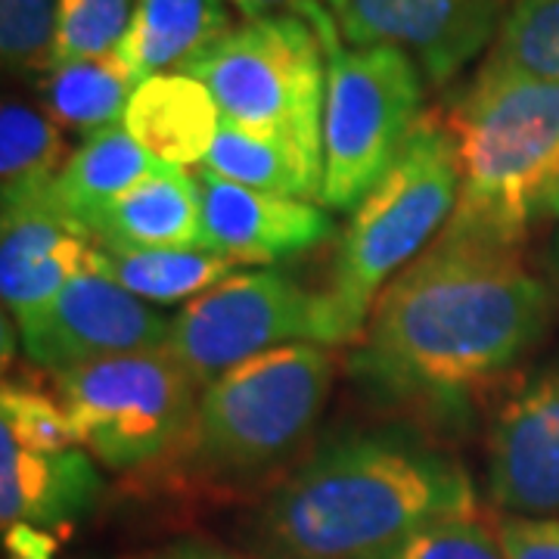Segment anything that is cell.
<instances>
[{"mask_svg":"<svg viewBox=\"0 0 559 559\" xmlns=\"http://www.w3.org/2000/svg\"><path fill=\"white\" fill-rule=\"evenodd\" d=\"M554 296L522 246L441 230L380 293L352 370L385 401L463 411L544 340Z\"/></svg>","mask_w":559,"mask_h":559,"instance_id":"6da1fadb","label":"cell"},{"mask_svg":"<svg viewBox=\"0 0 559 559\" xmlns=\"http://www.w3.org/2000/svg\"><path fill=\"white\" fill-rule=\"evenodd\" d=\"M473 479L407 429H358L323 441L246 525L255 559H382L441 516H473Z\"/></svg>","mask_w":559,"mask_h":559,"instance_id":"7a4b0ae2","label":"cell"},{"mask_svg":"<svg viewBox=\"0 0 559 559\" xmlns=\"http://www.w3.org/2000/svg\"><path fill=\"white\" fill-rule=\"evenodd\" d=\"M460 197L444 230L522 246L559 175V81L481 66L448 106Z\"/></svg>","mask_w":559,"mask_h":559,"instance_id":"3957f363","label":"cell"},{"mask_svg":"<svg viewBox=\"0 0 559 559\" xmlns=\"http://www.w3.org/2000/svg\"><path fill=\"white\" fill-rule=\"evenodd\" d=\"M457 197L454 138L444 119L423 116L342 230L323 289L340 345L358 340L382 289L439 240Z\"/></svg>","mask_w":559,"mask_h":559,"instance_id":"277c9868","label":"cell"},{"mask_svg":"<svg viewBox=\"0 0 559 559\" xmlns=\"http://www.w3.org/2000/svg\"><path fill=\"white\" fill-rule=\"evenodd\" d=\"M333 385L326 345H283L202 389L190 432L168 460L200 481L259 479L311 439Z\"/></svg>","mask_w":559,"mask_h":559,"instance_id":"5b68a950","label":"cell"},{"mask_svg":"<svg viewBox=\"0 0 559 559\" xmlns=\"http://www.w3.org/2000/svg\"><path fill=\"white\" fill-rule=\"evenodd\" d=\"M326 44L296 13L246 20L187 69L218 103L221 116L249 131L293 140L323 159Z\"/></svg>","mask_w":559,"mask_h":559,"instance_id":"8992f818","label":"cell"},{"mask_svg":"<svg viewBox=\"0 0 559 559\" xmlns=\"http://www.w3.org/2000/svg\"><path fill=\"white\" fill-rule=\"evenodd\" d=\"M53 380L81 444L119 473L175 457L202 395L197 377L165 345L91 360Z\"/></svg>","mask_w":559,"mask_h":559,"instance_id":"52a82bcc","label":"cell"},{"mask_svg":"<svg viewBox=\"0 0 559 559\" xmlns=\"http://www.w3.org/2000/svg\"><path fill=\"white\" fill-rule=\"evenodd\" d=\"M426 79L389 44L333 47L326 57L323 190L326 209H355L423 119Z\"/></svg>","mask_w":559,"mask_h":559,"instance_id":"ba28073f","label":"cell"},{"mask_svg":"<svg viewBox=\"0 0 559 559\" xmlns=\"http://www.w3.org/2000/svg\"><path fill=\"white\" fill-rule=\"evenodd\" d=\"M299 342L340 345L323 293L283 271H246L187 301L165 348L205 389L242 360Z\"/></svg>","mask_w":559,"mask_h":559,"instance_id":"9c48e42d","label":"cell"},{"mask_svg":"<svg viewBox=\"0 0 559 559\" xmlns=\"http://www.w3.org/2000/svg\"><path fill=\"white\" fill-rule=\"evenodd\" d=\"M16 326L28 360L50 373L159 348L171 336V320L100 271L66 283L47 305L16 320Z\"/></svg>","mask_w":559,"mask_h":559,"instance_id":"30bf717a","label":"cell"},{"mask_svg":"<svg viewBox=\"0 0 559 559\" xmlns=\"http://www.w3.org/2000/svg\"><path fill=\"white\" fill-rule=\"evenodd\" d=\"M516 0H340V28L352 47L389 44L441 87L495 44Z\"/></svg>","mask_w":559,"mask_h":559,"instance_id":"8fae6325","label":"cell"},{"mask_svg":"<svg viewBox=\"0 0 559 559\" xmlns=\"http://www.w3.org/2000/svg\"><path fill=\"white\" fill-rule=\"evenodd\" d=\"M488 498L507 516L559 520V358L500 404L488 436Z\"/></svg>","mask_w":559,"mask_h":559,"instance_id":"7c38bea8","label":"cell"},{"mask_svg":"<svg viewBox=\"0 0 559 559\" xmlns=\"http://www.w3.org/2000/svg\"><path fill=\"white\" fill-rule=\"evenodd\" d=\"M100 271L97 242L60 200L53 183L3 200L0 293L20 320L53 299L66 283Z\"/></svg>","mask_w":559,"mask_h":559,"instance_id":"4fadbf2b","label":"cell"},{"mask_svg":"<svg viewBox=\"0 0 559 559\" xmlns=\"http://www.w3.org/2000/svg\"><path fill=\"white\" fill-rule=\"evenodd\" d=\"M202 246L234 264H274L311 252L336 234L314 202L249 190L200 168Z\"/></svg>","mask_w":559,"mask_h":559,"instance_id":"5bb4252c","label":"cell"},{"mask_svg":"<svg viewBox=\"0 0 559 559\" xmlns=\"http://www.w3.org/2000/svg\"><path fill=\"white\" fill-rule=\"evenodd\" d=\"M100 473L81 448L38 451L0 436V520L10 525L62 528L97 507Z\"/></svg>","mask_w":559,"mask_h":559,"instance_id":"9a60e30c","label":"cell"},{"mask_svg":"<svg viewBox=\"0 0 559 559\" xmlns=\"http://www.w3.org/2000/svg\"><path fill=\"white\" fill-rule=\"evenodd\" d=\"M121 121L156 159L187 168L205 162L224 116L200 79L187 72H165L140 81Z\"/></svg>","mask_w":559,"mask_h":559,"instance_id":"2e32d148","label":"cell"},{"mask_svg":"<svg viewBox=\"0 0 559 559\" xmlns=\"http://www.w3.org/2000/svg\"><path fill=\"white\" fill-rule=\"evenodd\" d=\"M84 230L97 246H202L200 178L168 165L119 200L91 212Z\"/></svg>","mask_w":559,"mask_h":559,"instance_id":"e0dca14e","label":"cell"},{"mask_svg":"<svg viewBox=\"0 0 559 559\" xmlns=\"http://www.w3.org/2000/svg\"><path fill=\"white\" fill-rule=\"evenodd\" d=\"M230 32L224 0H134V16L119 44L121 62L138 81L187 72Z\"/></svg>","mask_w":559,"mask_h":559,"instance_id":"ac0fdd59","label":"cell"},{"mask_svg":"<svg viewBox=\"0 0 559 559\" xmlns=\"http://www.w3.org/2000/svg\"><path fill=\"white\" fill-rule=\"evenodd\" d=\"M200 168L274 197L320 200L323 190V159L305 153L293 140L249 131L227 119L221 121L218 138Z\"/></svg>","mask_w":559,"mask_h":559,"instance_id":"d6986e66","label":"cell"},{"mask_svg":"<svg viewBox=\"0 0 559 559\" xmlns=\"http://www.w3.org/2000/svg\"><path fill=\"white\" fill-rule=\"evenodd\" d=\"M165 168L168 165L156 159L150 150H143L124 128V121H119L84 138V143L62 165L53 190L57 200L84 224L91 212L119 200L140 180L153 178Z\"/></svg>","mask_w":559,"mask_h":559,"instance_id":"ffe728a7","label":"cell"},{"mask_svg":"<svg viewBox=\"0 0 559 559\" xmlns=\"http://www.w3.org/2000/svg\"><path fill=\"white\" fill-rule=\"evenodd\" d=\"M138 84L119 53L57 62L38 79L40 106L60 128L94 134L124 119Z\"/></svg>","mask_w":559,"mask_h":559,"instance_id":"44dd1931","label":"cell"},{"mask_svg":"<svg viewBox=\"0 0 559 559\" xmlns=\"http://www.w3.org/2000/svg\"><path fill=\"white\" fill-rule=\"evenodd\" d=\"M97 261L103 277L150 301L197 299L234 271V261L205 246H97Z\"/></svg>","mask_w":559,"mask_h":559,"instance_id":"7402d4cb","label":"cell"},{"mask_svg":"<svg viewBox=\"0 0 559 559\" xmlns=\"http://www.w3.org/2000/svg\"><path fill=\"white\" fill-rule=\"evenodd\" d=\"M60 124L44 109L7 100L0 112V183L3 200L57 183L62 171Z\"/></svg>","mask_w":559,"mask_h":559,"instance_id":"603a6c76","label":"cell"},{"mask_svg":"<svg viewBox=\"0 0 559 559\" xmlns=\"http://www.w3.org/2000/svg\"><path fill=\"white\" fill-rule=\"evenodd\" d=\"M485 66L559 81V0H516Z\"/></svg>","mask_w":559,"mask_h":559,"instance_id":"cb8c5ba5","label":"cell"},{"mask_svg":"<svg viewBox=\"0 0 559 559\" xmlns=\"http://www.w3.org/2000/svg\"><path fill=\"white\" fill-rule=\"evenodd\" d=\"M134 16V0H57L50 66L119 50Z\"/></svg>","mask_w":559,"mask_h":559,"instance_id":"d4e9b609","label":"cell"},{"mask_svg":"<svg viewBox=\"0 0 559 559\" xmlns=\"http://www.w3.org/2000/svg\"><path fill=\"white\" fill-rule=\"evenodd\" d=\"M57 0H0V57L16 79L38 81L50 69Z\"/></svg>","mask_w":559,"mask_h":559,"instance_id":"484cf974","label":"cell"},{"mask_svg":"<svg viewBox=\"0 0 559 559\" xmlns=\"http://www.w3.org/2000/svg\"><path fill=\"white\" fill-rule=\"evenodd\" d=\"M0 436L38 451L81 448L75 423L62 401L47 399L38 389L10 380L0 389Z\"/></svg>","mask_w":559,"mask_h":559,"instance_id":"4316f807","label":"cell"},{"mask_svg":"<svg viewBox=\"0 0 559 559\" xmlns=\"http://www.w3.org/2000/svg\"><path fill=\"white\" fill-rule=\"evenodd\" d=\"M382 559H510L503 554L498 528L473 516H441L419 525Z\"/></svg>","mask_w":559,"mask_h":559,"instance_id":"83f0119b","label":"cell"},{"mask_svg":"<svg viewBox=\"0 0 559 559\" xmlns=\"http://www.w3.org/2000/svg\"><path fill=\"white\" fill-rule=\"evenodd\" d=\"M500 547L510 559H559V522L503 516L495 525Z\"/></svg>","mask_w":559,"mask_h":559,"instance_id":"f1b7e54d","label":"cell"},{"mask_svg":"<svg viewBox=\"0 0 559 559\" xmlns=\"http://www.w3.org/2000/svg\"><path fill=\"white\" fill-rule=\"evenodd\" d=\"M230 3L240 10L246 20L277 16V13H296V16H305V20L311 22L320 35H333L336 32V22L320 7L318 0H230ZM336 3L340 0H333V7Z\"/></svg>","mask_w":559,"mask_h":559,"instance_id":"f546056e","label":"cell"},{"mask_svg":"<svg viewBox=\"0 0 559 559\" xmlns=\"http://www.w3.org/2000/svg\"><path fill=\"white\" fill-rule=\"evenodd\" d=\"M10 559H50L53 557V538L35 528V525H10L3 528Z\"/></svg>","mask_w":559,"mask_h":559,"instance_id":"4dcf8cb0","label":"cell"},{"mask_svg":"<svg viewBox=\"0 0 559 559\" xmlns=\"http://www.w3.org/2000/svg\"><path fill=\"white\" fill-rule=\"evenodd\" d=\"M156 559H249V557L230 554V550L215 547V544H202V540H180V544L168 547V550L159 554Z\"/></svg>","mask_w":559,"mask_h":559,"instance_id":"1f68e13d","label":"cell"},{"mask_svg":"<svg viewBox=\"0 0 559 559\" xmlns=\"http://www.w3.org/2000/svg\"><path fill=\"white\" fill-rule=\"evenodd\" d=\"M544 264H547L550 283H554V293L559 296V234H554V237H550V242H547V252H544Z\"/></svg>","mask_w":559,"mask_h":559,"instance_id":"d6a6232c","label":"cell"},{"mask_svg":"<svg viewBox=\"0 0 559 559\" xmlns=\"http://www.w3.org/2000/svg\"><path fill=\"white\" fill-rule=\"evenodd\" d=\"M540 215H550V218L559 221V175H557V180L547 187L544 200H540Z\"/></svg>","mask_w":559,"mask_h":559,"instance_id":"836d02e7","label":"cell"}]
</instances>
